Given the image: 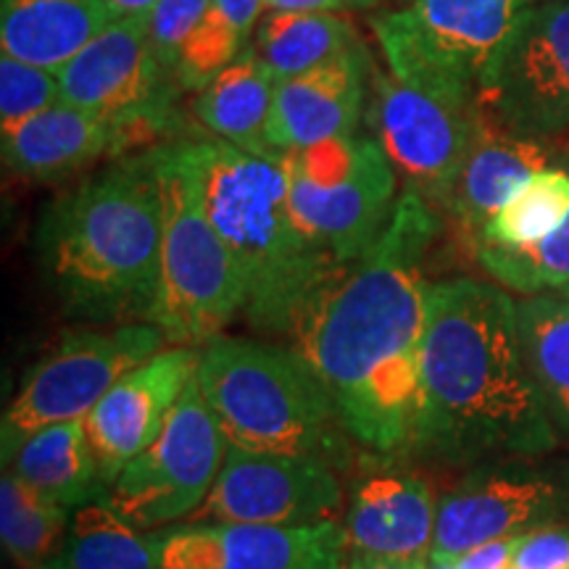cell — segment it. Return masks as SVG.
Wrapping results in <instances>:
<instances>
[{"mask_svg": "<svg viewBox=\"0 0 569 569\" xmlns=\"http://www.w3.org/2000/svg\"><path fill=\"white\" fill-rule=\"evenodd\" d=\"M438 230V209L401 193L380 240L327 280L288 332L351 438L377 453L417 448L430 284L422 267Z\"/></svg>", "mask_w": 569, "mask_h": 569, "instance_id": "6da1fadb", "label": "cell"}, {"mask_svg": "<svg viewBox=\"0 0 569 569\" xmlns=\"http://www.w3.org/2000/svg\"><path fill=\"white\" fill-rule=\"evenodd\" d=\"M557 443L525 359L515 298L469 277L427 284L417 448L478 467L546 457Z\"/></svg>", "mask_w": 569, "mask_h": 569, "instance_id": "7a4b0ae2", "label": "cell"}, {"mask_svg": "<svg viewBox=\"0 0 569 569\" xmlns=\"http://www.w3.org/2000/svg\"><path fill=\"white\" fill-rule=\"evenodd\" d=\"M161 232L159 182L138 153L53 198L34 227V256L74 322L153 325Z\"/></svg>", "mask_w": 569, "mask_h": 569, "instance_id": "3957f363", "label": "cell"}, {"mask_svg": "<svg viewBox=\"0 0 569 569\" xmlns=\"http://www.w3.org/2000/svg\"><path fill=\"white\" fill-rule=\"evenodd\" d=\"M169 148L238 261L248 325L288 336L303 306L340 267L298 224L282 163L211 134L169 140Z\"/></svg>", "mask_w": 569, "mask_h": 569, "instance_id": "277c9868", "label": "cell"}, {"mask_svg": "<svg viewBox=\"0 0 569 569\" xmlns=\"http://www.w3.org/2000/svg\"><path fill=\"white\" fill-rule=\"evenodd\" d=\"M198 382L230 448L330 467L351 453L336 401L296 348L222 336L201 346Z\"/></svg>", "mask_w": 569, "mask_h": 569, "instance_id": "5b68a950", "label": "cell"}, {"mask_svg": "<svg viewBox=\"0 0 569 569\" xmlns=\"http://www.w3.org/2000/svg\"><path fill=\"white\" fill-rule=\"evenodd\" d=\"M161 196V284L153 325L169 343L206 346L243 315L246 282L222 234L213 230L196 184L169 142L148 148Z\"/></svg>", "mask_w": 569, "mask_h": 569, "instance_id": "8992f818", "label": "cell"}, {"mask_svg": "<svg viewBox=\"0 0 569 569\" xmlns=\"http://www.w3.org/2000/svg\"><path fill=\"white\" fill-rule=\"evenodd\" d=\"M277 161L298 224L340 269L361 259L393 219L398 174L369 132L280 153Z\"/></svg>", "mask_w": 569, "mask_h": 569, "instance_id": "52a82bcc", "label": "cell"}, {"mask_svg": "<svg viewBox=\"0 0 569 569\" xmlns=\"http://www.w3.org/2000/svg\"><path fill=\"white\" fill-rule=\"evenodd\" d=\"M530 0H409L375 13L372 34L401 82L478 98V84Z\"/></svg>", "mask_w": 569, "mask_h": 569, "instance_id": "ba28073f", "label": "cell"}, {"mask_svg": "<svg viewBox=\"0 0 569 569\" xmlns=\"http://www.w3.org/2000/svg\"><path fill=\"white\" fill-rule=\"evenodd\" d=\"M169 343L161 327L122 325L109 330H80L61 338L46 359L24 377L0 419L3 465L42 427L88 419L98 401L127 372Z\"/></svg>", "mask_w": 569, "mask_h": 569, "instance_id": "9c48e42d", "label": "cell"}, {"mask_svg": "<svg viewBox=\"0 0 569 569\" xmlns=\"http://www.w3.org/2000/svg\"><path fill=\"white\" fill-rule=\"evenodd\" d=\"M61 101L109 119L127 151L140 142L177 140L174 101L182 88L161 67L148 17L113 19L90 46L59 69Z\"/></svg>", "mask_w": 569, "mask_h": 569, "instance_id": "30bf717a", "label": "cell"}, {"mask_svg": "<svg viewBox=\"0 0 569 569\" xmlns=\"http://www.w3.org/2000/svg\"><path fill=\"white\" fill-rule=\"evenodd\" d=\"M478 98L446 96L372 69L365 124L393 163L403 193L443 211L472 142Z\"/></svg>", "mask_w": 569, "mask_h": 569, "instance_id": "8fae6325", "label": "cell"}, {"mask_svg": "<svg viewBox=\"0 0 569 569\" xmlns=\"http://www.w3.org/2000/svg\"><path fill=\"white\" fill-rule=\"evenodd\" d=\"M227 457V440L206 407L198 372L161 436L103 488L101 501L134 528L190 519L206 501Z\"/></svg>", "mask_w": 569, "mask_h": 569, "instance_id": "7c38bea8", "label": "cell"}, {"mask_svg": "<svg viewBox=\"0 0 569 569\" xmlns=\"http://www.w3.org/2000/svg\"><path fill=\"white\" fill-rule=\"evenodd\" d=\"M478 103L525 138L569 132V0H540L519 13L482 74Z\"/></svg>", "mask_w": 569, "mask_h": 569, "instance_id": "4fadbf2b", "label": "cell"}, {"mask_svg": "<svg viewBox=\"0 0 569 569\" xmlns=\"http://www.w3.org/2000/svg\"><path fill=\"white\" fill-rule=\"evenodd\" d=\"M569 515V467L496 459L469 469L438 501L432 559L457 561L478 546L528 536Z\"/></svg>", "mask_w": 569, "mask_h": 569, "instance_id": "5bb4252c", "label": "cell"}, {"mask_svg": "<svg viewBox=\"0 0 569 569\" xmlns=\"http://www.w3.org/2000/svg\"><path fill=\"white\" fill-rule=\"evenodd\" d=\"M343 488L336 467L319 459L251 453L227 446L224 465L188 522L306 528L336 519Z\"/></svg>", "mask_w": 569, "mask_h": 569, "instance_id": "9a60e30c", "label": "cell"}, {"mask_svg": "<svg viewBox=\"0 0 569 569\" xmlns=\"http://www.w3.org/2000/svg\"><path fill=\"white\" fill-rule=\"evenodd\" d=\"M159 569H346V530L336 519L306 528L203 525L156 532Z\"/></svg>", "mask_w": 569, "mask_h": 569, "instance_id": "2e32d148", "label": "cell"}, {"mask_svg": "<svg viewBox=\"0 0 569 569\" xmlns=\"http://www.w3.org/2000/svg\"><path fill=\"white\" fill-rule=\"evenodd\" d=\"M198 361L201 348L196 346L161 348L127 372L90 411L84 427L101 467L103 486L156 443L184 388L196 377Z\"/></svg>", "mask_w": 569, "mask_h": 569, "instance_id": "e0dca14e", "label": "cell"}, {"mask_svg": "<svg viewBox=\"0 0 569 569\" xmlns=\"http://www.w3.org/2000/svg\"><path fill=\"white\" fill-rule=\"evenodd\" d=\"M372 53L367 42L274 84L269 142L277 153L351 138L365 124Z\"/></svg>", "mask_w": 569, "mask_h": 569, "instance_id": "ac0fdd59", "label": "cell"}, {"mask_svg": "<svg viewBox=\"0 0 569 569\" xmlns=\"http://www.w3.org/2000/svg\"><path fill=\"white\" fill-rule=\"evenodd\" d=\"M553 140L557 138H525L511 132L478 103L467 159L443 206L472 238V246L488 219L501 211L532 174L561 161L567 148H557Z\"/></svg>", "mask_w": 569, "mask_h": 569, "instance_id": "d6986e66", "label": "cell"}, {"mask_svg": "<svg viewBox=\"0 0 569 569\" xmlns=\"http://www.w3.org/2000/svg\"><path fill=\"white\" fill-rule=\"evenodd\" d=\"M438 501L415 472L369 475L356 486L346 511V543L351 553L386 559H430Z\"/></svg>", "mask_w": 569, "mask_h": 569, "instance_id": "ffe728a7", "label": "cell"}, {"mask_svg": "<svg viewBox=\"0 0 569 569\" xmlns=\"http://www.w3.org/2000/svg\"><path fill=\"white\" fill-rule=\"evenodd\" d=\"M0 151L13 177L61 182L92 163L124 153L127 140L109 119L61 101L0 132Z\"/></svg>", "mask_w": 569, "mask_h": 569, "instance_id": "44dd1931", "label": "cell"}, {"mask_svg": "<svg viewBox=\"0 0 569 569\" xmlns=\"http://www.w3.org/2000/svg\"><path fill=\"white\" fill-rule=\"evenodd\" d=\"M274 74L256 53L253 42L234 61L198 90L193 113L211 138L230 142L240 151L277 159L269 142V119L274 103Z\"/></svg>", "mask_w": 569, "mask_h": 569, "instance_id": "7402d4cb", "label": "cell"}, {"mask_svg": "<svg viewBox=\"0 0 569 569\" xmlns=\"http://www.w3.org/2000/svg\"><path fill=\"white\" fill-rule=\"evenodd\" d=\"M103 0H3V53L59 71L111 24Z\"/></svg>", "mask_w": 569, "mask_h": 569, "instance_id": "603a6c76", "label": "cell"}, {"mask_svg": "<svg viewBox=\"0 0 569 569\" xmlns=\"http://www.w3.org/2000/svg\"><path fill=\"white\" fill-rule=\"evenodd\" d=\"M6 469L71 511L101 501L106 488L84 419L42 427L13 451Z\"/></svg>", "mask_w": 569, "mask_h": 569, "instance_id": "cb8c5ba5", "label": "cell"}, {"mask_svg": "<svg viewBox=\"0 0 569 569\" xmlns=\"http://www.w3.org/2000/svg\"><path fill=\"white\" fill-rule=\"evenodd\" d=\"M251 40L277 82L322 67L365 42L346 17L315 11H264Z\"/></svg>", "mask_w": 569, "mask_h": 569, "instance_id": "d4e9b609", "label": "cell"}, {"mask_svg": "<svg viewBox=\"0 0 569 569\" xmlns=\"http://www.w3.org/2000/svg\"><path fill=\"white\" fill-rule=\"evenodd\" d=\"M525 359L559 438L569 440V301L565 296H525L517 301Z\"/></svg>", "mask_w": 569, "mask_h": 569, "instance_id": "484cf974", "label": "cell"}, {"mask_svg": "<svg viewBox=\"0 0 569 569\" xmlns=\"http://www.w3.org/2000/svg\"><path fill=\"white\" fill-rule=\"evenodd\" d=\"M71 509L19 480L13 472L0 482V538L9 559L19 569H34L61 557L67 546Z\"/></svg>", "mask_w": 569, "mask_h": 569, "instance_id": "4316f807", "label": "cell"}, {"mask_svg": "<svg viewBox=\"0 0 569 569\" xmlns=\"http://www.w3.org/2000/svg\"><path fill=\"white\" fill-rule=\"evenodd\" d=\"M63 559L69 569H159L153 532H140L103 501L71 511Z\"/></svg>", "mask_w": 569, "mask_h": 569, "instance_id": "83f0119b", "label": "cell"}, {"mask_svg": "<svg viewBox=\"0 0 569 569\" xmlns=\"http://www.w3.org/2000/svg\"><path fill=\"white\" fill-rule=\"evenodd\" d=\"M569 217V167L551 163L532 174L515 198L496 211L482 227L478 243L488 246H532L561 227ZM472 246V248H475Z\"/></svg>", "mask_w": 569, "mask_h": 569, "instance_id": "f1b7e54d", "label": "cell"}, {"mask_svg": "<svg viewBox=\"0 0 569 569\" xmlns=\"http://www.w3.org/2000/svg\"><path fill=\"white\" fill-rule=\"evenodd\" d=\"M569 167V148L561 156ZM480 267L507 284L509 290L525 296H540L549 290H561L569 284V217L549 238L532 246H475Z\"/></svg>", "mask_w": 569, "mask_h": 569, "instance_id": "f546056e", "label": "cell"}, {"mask_svg": "<svg viewBox=\"0 0 569 569\" xmlns=\"http://www.w3.org/2000/svg\"><path fill=\"white\" fill-rule=\"evenodd\" d=\"M61 103L59 71L0 56V132L27 122L34 113Z\"/></svg>", "mask_w": 569, "mask_h": 569, "instance_id": "4dcf8cb0", "label": "cell"}, {"mask_svg": "<svg viewBox=\"0 0 569 569\" xmlns=\"http://www.w3.org/2000/svg\"><path fill=\"white\" fill-rule=\"evenodd\" d=\"M211 0H159L148 17L151 27V46L159 56L161 67L177 80V59L182 42L196 30L198 21L206 17ZM180 84V82H177Z\"/></svg>", "mask_w": 569, "mask_h": 569, "instance_id": "1f68e13d", "label": "cell"}, {"mask_svg": "<svg viewBox=\"0 0 569 569\" xmlns=\"http://www.w3.org/2000/svg\"><path fill=\"white\" fill-rule=\"evenodd\" d=\"M515 569H569V528L546 525L528 536H519L511 553Z\"/></svg>", "mask_w": 569, "mask_h": 569, "instance_id": "d6a6232c", "label": "cell"}, {"mask_svg": "<svg viewBox=\"0 0 569 569\" xmlns=\"http://www.w3.org/2000/svg\"><path fill=\"white\" fill-rule=\"evenodd\" d=\"M519 538H501L493 543L478 546L467 551L465 557L453 561V569H507L511 565V553L517 549Z\"/></svg>", "mask_w": 569, "mask_h": 569, "instance_id": "836d02e7", "label": "cell"}, {"mask_svg": "<svg viewBox=\"0 0 569 569\" xmlns=\"http://www.w3.org/2000/svg\"><path fill=\"white\" fill-rule=\"evenodd\" d=\"M211 9H217L224 19H230L251 40L256 24H259V19L267 11V0H211Z\"/></svg>", "mask_w": 569, "mask_h": 569, "instance_id": "e575fe53", "label": "cell"}, {"mask_svg": "<svg viewBox=\"0 0 569 569\" xmlns=\"http://www.w3.org/2000/svg\"><path fill=\"white\" fill-rule=\"evenodd\" d=\"M267 11L340 13L351 11V0H267Z\"/></svg>", "mask_w": 569, "mask_h": 569, "instance_id": "d590c367", "label": "cell"}, {"mask_svg": "<svg viewBox=\"0 0 569 569\" xmlns=\"http://www.w3.org/2000/svg\"><path fill=\"white\" fill-rule=\"evenodd\" d=\"M430 559H386L367 557V553H351L346 569H427Z\"/></svg>", "mask_w": 569, "mask_h": 569, "instance_id": "8d00e7d4", "label": "cell"}, {"mask_svg": "<svg viewBox=\"0 0 569 569\" xmlns=\"http://www.w3.org/2000/svg\"><path fill=\"white\" fill-rule=\"evenodd\" d=\"M111 19H140L151 17L159 0H103Z\"/></svg>", "mask_w": 569, "mask_h": 569, "instance_id": "74e56055", "label": "cell"}, {"mask_svg": "<svg viewBox=\"0 0 569 569\" xmlns=\"http://www.w3.org/2000/svg\"><path fill=\"white\" fill-rule=\"evenodd\" d=\"M382 3H388V0H351V11H369ZM390 3H393V0H390Z\"/></svg>", "mask_w": 569, "mask_h": 569, "instance_id": "f35d334b", "label": "cell"}, {"mask_svg": "<svg viewBox=\"0 0 569 569\" xmlns=\"http://www.w3.org/2000/svg\"><path fill=\"white\" fill-rule=\"evenodd\" d=\"M34 569H69V565H67V559H63V553H61V557L46 561V565H40V567H34Z\"/></svg>", "mask_w": 569, "mask_h": 569, "instance_id": "ab89813d", "label": "cell"}, {"mask_svg": "<svg viewBox=\"0 0 569 569\" xmlns=\"http://www.w3.org/2000/svg\"><path fill=\"white\" fill-rule=\"evenodd\" d=\"M427 569H453V561L451 559H432L430 557V565Z\"/></svg>", "mask_w": 569, "mask_h": 569, "instance_id": "60d3db41", "label": "cell"}, {"mask_svg": "<svg viewBox=\"0 0 569 569\" xmlns=\"http://www.w3.org/2000/svg\"><path fill=\"white\" fill-rule=\"evenodd\" d=\"M561 296H565L567 301H569V284H565V288H561Z\"/></svg>", "mask_w": 569, "mask_h": 569, "instance_id": "b9f144b4", "label": "cell"}, {"mask_svg": "<svg viewBox=\"0 0 569 569\" xmlns=\"http://www.w3.org/2000/svg\"><path fill=\"white\" fill-rule=\"evenodd\" d=\"M409 0H393V6H407Z\"/></svg>", "mask_w": 569, "mask_h": 569, "instance_id": "7bdbcfd3", "label": "cell"}, {"mask_svg": "<svg viewBox=\"0 0 569 569\" xmlns=\"http://www.w3.org/2000/svg\"><path fill=\"white\" fill-rule=\"evenodd\" d=\"M530 3H540V0H530Z\"/></svg>", "mask_w": 569, "mask_h": 569, "instance_id": "ee69618b", "label": "cell"}, {"mask_svg": "<svg viewBox=\"0 0 569 569\" xmlns=\"http://www.w3.org/2000/svg\"><path fill=\"white\" fill-rule=\"evenodd\" d=\"M507 569H515V567H507Z\"/></svg>", "mask_w": 569, "mask_h": 569, "instance_id": "f6af8a7d", "label": "cell"}]
</instances>
